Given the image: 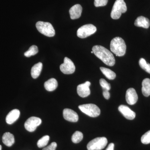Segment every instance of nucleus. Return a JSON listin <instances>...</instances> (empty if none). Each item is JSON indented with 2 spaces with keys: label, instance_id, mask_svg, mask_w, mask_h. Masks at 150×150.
Masks as SVG:
<instances>
[{
  "label": "nucleus",
  "instance_id": "f257e3e1",
  "mask_svg": "<svg viewBox=\"0 0 150 150\" xmlns=\"http://www.w3.org/2000/svg\"><path fill=\"white\" fill-rule=\"evenodd\" d=\"M93 54L107 66L112 67L115 64V59L113 54L103 46L96 45L93 46Z\"/></svg>",
  "mask_w": 150,
  "mask_h": 150
},
{
  "label": "nucleus",
  "instance_id": "f03ea898",
  "mask_svg": "<svg viewBox=\"0 0 150 150\" xmlns=\"http://www.w3.org/2000/svg\"><path fill=\"white\" fill-rule=\"evenodd\" d=\"M110 49L111 52L116 56H124L126 54V50L125 41L121 37L114 38L110 42Z\"/></svg>",
  "mask_w": 150,
  "mask_h": 150
},
{
  "label": "nucleus",
  "instance_id": "7ed1b4c3",
  "mask_svg": "<svg viewBox=\"0 0 150 150\" xmlns=\"http://www.w3.org/2000/svg\"><path fill=\"white\" fill-rule=\"evenodd\" d=\"M127 9L124 0H116L112 7L110 16L113 19H118L121 17L122 13L126 12Z\"/></svg>",
  "mask_w": 150,
  "mask_h": 150
},
{
  "label": "nucleus",
  "instance_id": "20e7f679",
  "mask_svg": "<svg viewBox=\"0 0 150 150\" xmlns=\"http://www.w3.org/2000/svg\"><path fill=\"white\" fill-rule=\"evenodd\" d=\"M36 27L39 32L48 37H53L55 35V31L51 23L43 21H38Z\"/></svg>",
  "mask_w": 150,
  "mask_h": 150
},
{
  "label": "nucleus",
  "instance_id": "39448f33",
  "mask_svg": "<svg viewBox=\"0 0 150 150\" xmlns=\"http://www.w3.org/2000/svg\"><path fill=\"white\" fill-rule=\"evenodd\" d=\"M79 109L90 117H96L99 116L100 110L95 104L88 103L81 105L79 106Z\"/></svg>",
  "mask_w": 150,
  "mask_h": 150
},
{
  "label": "nucleus",
  "instance_id": "423d86ee",
  "mask_svg": "<svg viewBox=\"0 0 150 150\" xmlns=\"http://www.w3.org/2000/svg\"><path fill=\"white\" fill-rule=\"evenodd\" d=\"M107 143L105 137H98L89 142L87 148L88 150H101L106 146Z\"/></svg>",
  "mask_w": 150,
  "mask_h": 150
},
{
  "label": "nucleus",
  "instance_id": "0eeeda50",
  "mask_svg": "<svg viewBox=\"0 0 150 150\" xmlns=\"http://www.w3.org/2000/svg\"><path fill=\"white\" fill-rule=\"evenodd\" d=\"M97 30L96 26L93 24H88L83 25L78 30L77 35L81 38H86L94 34Z\"/></svg>",
  "mask_w": 150,
  "mask_h": 150
},
{
  "label": "nucleus",
  "instance_id": "6e6552de",
  "mask_svg": "<svg viewBox=\"0 0 150 150\" xmlns=\"http://www.w3.org/2000/svg\"><path fill=\"white\" fill-rule=\"evenodd\" d=\"M42 123L41 119L38 117L32 116L26 120L24 124L25 129L29 132H33L36 130L38 126Z\"/></svg>",
  "mask_w": 150,
  "mask_h": 150
},
{
  "label": "nucleus",
  "instance_id": "1a4fd4ad",
  "mask_svg": "<svg viewBox=\"0 0 150 150\" xmlns=\"http://www.w3.org/2000/svg\"><path fill=\"white\" fill-rule=\"evenodd\" d=\"M60 69L61 71L64 74H71L74 72L76 68L72 61L69 58L65 57L64 63L61 65Z\"/></svg>",
  "mask_w": 150,
  "mask_h": 150
},
{
  "label": "nucleus",
  "instance_id": "9d476101",
  "mask_svg": "<svg viewBox=\"0 0 150 150\" xmlns=\"http://www.w3.org/2000/svg\"><path fill=\"white\" fill-rule=\"evenodd\" d=\"M91 83L89 81L86 82L85 83L79 85L77 88L78 95L81 97L85 98L88 96L91 93L89 87Z\"/></svg>",
  "mask_w": 150,
  "mask_h": 150
},
{
  "label": "nucleus",
  "instance_id": "9b49d317",
  "mask_svg": "<svg viewBox=\"0 0 150 150\" xmlns=\"http://www.w3.org/2000/svg\"><path fill=\"white\" fill-rule=\"evenodd\" d=\"M63 116L65 120L71 122H76L79 120V115L75 111L69 108L63 110Z\"/></svg>",
  "mask_w": 150,
  "mask_h": 150
},
{
  "label": "nucleus",
  "instance_id": "f8f14e48",
  "mask_svg": "<svg viewBox=\"0 0 150 150\" xmlns=\"http://www.w3.org/2000/svg\"><path fill=\"white\" fill-rule=\"evenodd\" d=\"M126 100L127 103L131 105L135 104L138 99V95L134 88L128 89L126 91Z\"/></svg>",
  "mask_w": 150,
  "mask_h": 150
},
{
  "label": "nucleus",
  "instance_id": "ddd939ff",
  "mask_svg": "<svg viewBox=\"0 0 150 150\" xmlns=\"http://www.w3.org/2000/svg\"><path fill=\"white\" fill-rule=\"evenodd\" d=\"M118 109L122 115L128 120H133L136 117V113L126 105H121L118 107Z\"/></svg>",
  "mask_w": 150,
  "mask_h": 150
},
{
  "label": "nucleus",
  "instance_id": "4468645a",
  "mask_svg": "<svg viewBox=\"0 0 150 150\" xmlns=\"http://www.w3.org/2000/svg\"><path fill=\"white\" fill-rule=\"evenodd\" d=\"M20 112L18 109H15L9 112L6 117V122L8 124H12L18 119Z\"/></svg>",
  "mask_w": 150,
  "mask_h": 150
},
{
  "label": "nucleus",
  "instance_id": "2eb2a0df",
  "mask_svg": "<svg viewBox=\"0 0 150 150\" xmlns=\"http://www.w3.org/2000/svg\"><path fill=\"white\" fill-rule=\"evenodd\" d=\"M82 11V7L80 4H76L72 7L69 10L70 17L71 19L79 18Z\"/></svg>",
  "mask_w": 150,
  "mask_h": 150
},
{
  "label": "nucleus",
  "instance_id": "dca6fc26",
  "mask_svg": "<svg viewBox=\"0 0 150 150\" xmlns=\"http://www.w3.org/2000/svg\"><path fill=\"white\" fill-rule=\"evenodd\" d=\"M135 26L148 28L150 25L149 20L143 16L138 17L134 23Z\"/></svg>",
  "mask_w": 150,
  "mask_h": 150
},
{
  "label": "nucleus",
  "instance_id": "f3484780",
  "mask_svg": "<svg viewBox=\"0 0 150 150\" xmlns=\"http://www.w3.org/2000/svg\"><path fill=\"white\" fill-rule=\"evenodd\" d=\"M2 142L7 146H11L15 142L14 137L9 132H6L3 135Z\"/></svg>",
  "mask_w": 150,
  "mask_h": 150
},
{
  "label": "nucleus",
  "instance_id": "a211bd4d",
  "mask_svg": "<svg viewBox=\"0 0 150 150\" xmlns=\"http://www.w3.org/2000/svg\"><path fill=\"white\" fill-rule=\"evenodd\" d=\"M58 86V82L56 79L51 78L44 83V87L48 91H54Z\"/></svg>",
  "mask_w": 150,
  "mask_h": 150
},
{
  "label": "nucleus",
  "instance_id": "6ab92c4d",
  "mask_svg": "<svg viewBox=\"0 0 150 150\" xmlns=\"http://www.w3.org/2000/svg\"><path fill=\"white\" fill-rule=\"evenodd\" d=\"M43 68V64L39 62L32 67L31 70V75L33 79H37L40 76Z\"/></svg>",
  "mask_w": 150,
  "mask_h": 150
},
{
  "label": "nucleus",
  "instance_id": "aec40b11",
  "mask_svg": "<svg viewBox=\"0 0 150 150\" xmlns=\"http://www.w3.org/2000/svg\"><path fill=\"white\" fill-rule=\"evenodd\" d=\"M142 92L144 96L148 97L150 96V79H145L142 83Z\"/></svg>",
  "mask_w": 150,
  "mask_h": 150
},
{
  "label": "nucleus",
  "instance_id": "412c9836",
  "mask_svg": "<svg viewBox=\"0 0 150 150\" xmlns=\"http://www.w3.org/2000/svg\"><path fill=\"white\" fill-rule=\"evenodd\" d=\"M100 70L104 76L109 80H113L116 77V74L113 71L104 67H100Z\"/></svg>",
  "mask_w": 150,
  "mask_h": 150
},
{
  "label": "nucleus",
  "instance_id": "4be33fe9",
  "mask_svg": "<svg viewBox=\"0 0 150 150\" xmlns=\"http://www.w3.org/2000/svg\"><path fill=\"white\" fill-rule=\"evenodd\" d=\"M83 137V134L80 131H76L72 136V141L74 144H78L82 140Z\"/></svg>",
  "mask_w": 150,
  "mask_h": 150
},
{
  "label": "nucleus",
  "instance_id": "5701e85b",
  "mask_svg": "<svg viewBox=\"0 0 150 150\" xmlns=\"http://www.w3.org/2000/svg\"><path fill=\"white\" fill-rule=\"evenodd\" d=\"M50 139V137L48 135L43 136L41 139L38 140L37 142V146L38 148H43L48 144Z\"/></svg>",
  "mask_w": 150,
  "mask_h": 150
},
{
  "label": "nucleus",
  "instance_id": "b1692460",
  "mask_svg": "<svg viewBox=\"0 0 150 150\" xmlns=\"http://www.w3.org/2000/svg\"><path fill=\"white\" fill-rule=\"evenodd\" d=\"M38 49L37 46L35 45H33V46H30L28 51L24 53V55L26 57H29L35 55L38 53Z\"/></svg>",
  "mask_w": 150,
  "mask_h": 150
},
{
  "label": "nucleus",
  "instance_id": "393cba45",
  "mask_svg": "<svg viewBox=\"0 0 150 150\" xmlns=\"http://www.w3.org/2000/svg\"><path fill=\"white\" fill-rule=\"evenodd\" d=\"M139 64L142 69L150 74V64L147 63L144 59L143 58L140 59L139 61Z\"/></svg>",
  "mask_w": 150,
  "mask_h": 150
},
{
  "label": "nucleus",
  "instance_id": "a878e982",
  "mask_svg": "<svg viewBox=\"0 0 150 150\" xmlns=\"http://www.w3.org/2000/svg\"><path fill=\"white\" fill-rule=\"evenodd\" d=\"M142 144H148L150 143V130L142 136L141 138Z\"/></svg>",
  "mask_w": 150,
  "mask_h": 150
},
{
  "label": "nucleus",
  "instance_id": "bb28decb",
  "mask_svg": "<svg viewBox=\"0 0 150 150\" xmlns=\"http://www.w3.org/2000/svg\"><path fill=\"white\" fill-rule=\"evenodd\" d=\"M100 84L102 87L103 90H109L111 88V86L110 83H108L107 82V81L103 79H101L99 81Z\"/></svg>",
  "mask_w": 150,
  "mask_h": 150
},
{
  "label": "nucleus",
  "instance_id": "cd10ccee",
  "mask_svg": "<svg viewBox=\"0 0 150 150\" xmlns=\"http://www.w3.org/2000/svg\"><path fill=\"white\" fill-rule=\"evenodd\" d=\"M108 0H94V4L96 7L104 6L107 4Z\"/></svg>",
  "mask_w": 150,
  "mask_h": 150
},
{
  "label": "nucleus",
  "instance_id": "c85d7f7f",
  "mask_svg": "<svg viewBox=\"0 0 150 150\" xmlns=\"http://www.w3.org/2000/svg\"><path fill=\"white\" fill-rule=\"evenodd\" d=\"M57 146V144L56 142H53L48 146L43 148L42 150H56Z\"/></svg>",
  "mask_w": 150,
  "mask_h": 150
},
{
  "label": "nucleus",
  "instance_id": "c756f323",
  "mask_svg": "<svg viewBox=\"0 0 150 150\" xmlns=\"http://www.w3.org/2000/svg\"><path fill=\"white\" fill-rule=\"evenodd\" d=\"M103 96L106 99H109L110 97V94L108 91L106 90H103Z\"/></svg>",
  "mask_w": 150,
  "mask_h": 150
},
{
  "label": "nucleus",
  "instance_id": "7c9ffc66",
  "mask_svg": "<svg viewBox=\"0 0 150 150\" xmlns=\"http://www.w3.org/2000/svg\"><path fill=\"white\" fill-rule=\"evenodd\" d=\"M114 144L113 143H110L105 150H114Z\"/></svg>",
  "mask_w": 150,
  "mask_h": 150
},
{
  "label": "nucleus",
  "instance_id": "2f4dec72",
  "mask_svg": "<svg viewBox=\"0 0 150 150\" xmlns=\"http://www.w3.org/2000/svg\"><path fill=\"white\" fill-rule=\"evenodd\" d=\"M0 150H2V146L0 145Z\"/></svg>",
  "mask_w": 150,
  "mask_h": 150
},
{
  "label": "nucleus",
  "instance_id": "473e14b6",
  "mask_svg": "<svg viewBox=\"0 0 150 150\" xmlns=\"http://www.w3.org/2000/svg\"><path fill=\"white\" fill-rule=\"evenodd\" d=\"M91 53H92V54H93V51H92L91 52Z\"/></svg>",
  "mask_w": 150,
  "mask_h": 150
}]
</instances>
